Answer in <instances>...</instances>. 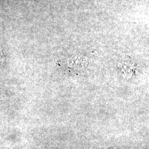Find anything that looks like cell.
Listing matches in <instances>:
<instances>
[{"mask_svg": "<svg viewBox=\"0 0 149 149\" xmlns=\"http://www.w3.org/2000/svg\"><path fill=\"white\" fill-rule=\"evenodd\" d=\"M2 52H1V49L0 48V59H2Z\"/></svg>", "mask_w": 149, "mask_h": 149, "instance_id": "6da1fadb", "label": "cell"}]
</instances>
